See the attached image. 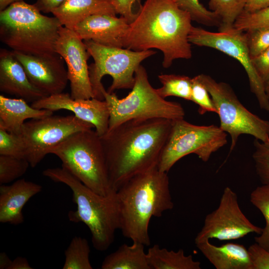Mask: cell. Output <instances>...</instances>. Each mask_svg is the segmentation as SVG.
<instances>
[{
    "label": "cell",
    "mask_w": 269,
    "mask_h": 269,
    "mask_svg": "<svg viewBox=\"0 0 269 269\" xmlns=\"http://www.w3.org/2000/svg\"><path fill=\"white\" fill-rule=\"evenodd\" d=\"M172 123L161 118L132 119L100 136L114 190L157 166Z\"/></svg>",
    "instance_id": "cell-1"
},
{
    "label": "cell",
    "mask_w": 269,
    "mask_h": 269,
    "mask_svg": "<svg viewBox=\"0 0 269 269\" xmlns=\"http://www.w3.org/2000/svg\"><path fill=\"white\" fill-rule=\"evenodd\" d=\"M190 14L172 0H145L130 27L124 48L134 51L156 49L168 68L178 59L192 57L189 34L193 26Z\"/></svg>",
    "instance_id": "cell-2"
},
{
    "label": "cell",
    "mask_w": 269,
    "mask_h": 269,
    "mask_svg": "<svg viewBox=\"0 0 269 269\" xmlns=\"http://www.w3.org/2000/svg\"><path fill=\"white\" fill-rule=\"evenodd\" d=\"M117 195L123 236L148 246L151 218L161 217L174 207L167 173L157 166L137 174L117 190Z\"/></svg>",
    "instance_id": "cell-3"
},
{
    "label": "cell",
    "mask_w": 269,
    "mask_h": 269,
    "mask_svg": "<svg viewBox=\"0 0 269 269\" xmlns=\"http://www.w3.org/2000/svg\"><path fill=\"white\" fill-rule=\"evenodd\" d=\"M42 174L53 181L66 185L71 190L77 209L68 212L69 220L74 223H83L87 226L96 250L100 252L107 250L114 241L116 231L121 228L117 191L106 196L100 195L63 167L47 168Z\"/></svg>",
    "instance_id": "cell-4"
},
{
    "label": "cell",
    "mask_w": 269,
    "mask_h": 269,
    "mask_svg": "<svg viewBox=\"0 0 269 269\" xmlns=\"http://www.w3.org/2000/svg\"><path fill=\"white\" fill-rule=\"evenodd\" d=\"M62 24L56 17L42 14L23 0L0 11V40L12 51L25 54H56L55 45Z\"/></svg>",
    "instance_id": "cell-5"
},
{
    "label": "cell",
    "mask_w": 269,
    "mask_h": 269,
    "mask_svg": "<svg viewBox=\"0 0 269 269\" xmlns=\"http://www.w3.org/2000/svg\"><path fill=\"white\" fill-rule=\"evenodd\" d=\"M66 169L94 192L103 196L114 190L111 186L101 137L92 130L76 133L54 147Z\"/></svg>",
    "instance_id": "cell-6"
},
{
    "label": "cell",
    "mask_w": 269,
    "mask_h": 269,
    "mask_svg": "<svg viewBox=\"0 0 269 269\" xmlns=\"http://www.w3.org/2000/svg\"><path fill=\"white\" fill-rule=\"evenodd\" d=\"M94 60L89 66V77L94 98L104 100L107 91L131 89L134 84L137 68L145 59L156 53L152 50L134 51L125 48L111 47L84 40Z\"/></svg>",
    "instance_id": "cell-7"
},
{
    "label": "cell",
    "mask_w": 269,
    "mask_h": 269,
    "mask_svg": "<svg viewBox=\"0 0 269 269\" xmlns=\"http://www.w3.org/2000/svg\"><path fill=\"white\" fill-rule=\"evenodd\" d=\"M134 84L125 98L119 99L114 92L104 94L109 110V131L122 123L136 119H184L185 112L178 102L161 97L150 84L146 71L141 65L134 74Z\"/></svg>",
    "instance_id": "cell-8"
},
{
    "label": "cell",
    "mask_w": 269,
    "mask_h": 269,
    "mask_svg": "<svg viewBox=\"0 0 269 269\" xmlns=\"http://www.w3.org/2000/svg\"><path fill=\"white\" fill-rule=\"evenodd\" d=\"M198 76L208 91L217 111L220 121L219 127L231 137L230 152L242 134L251 135L261 141L269 142V121L249 111L228 84L217 82L204 74Z\"/></svg>",
    "instance_id": "cell-9"
},
{
    "label": "cell",
    "mask_w": 269,
    "mask_h": 269,
    "mask_svg": "<svg viewBox=\"0 0 269 269\" xmlns=\"http://www.w3.org/2000/svg\"><path fill=\"white\" fill-rule=\"evenodd\" d=\"M227 134L216 125H195L184 119L173 120L157 168L167 173L177 161L191 153L207 162L227 143Z\"/></svg>",
    "instance_id": "cell-10"
},
{
    "label": "cell",
    "mask_w": 269,
    "mask_h": 269,
    "mask_svg": "<svg viewBox=\"0 0 269 269\" xmlns=\"http://www.w3.org/2000/svg\"><path fill=\"white\" fill-rule=\"evenodd\" d=\"M94 127L74 115L53 116L25 122L20 135L25 147V159L36 166L56 146L74 134Z\"/></svg>",
    "instance_id": "cell-11"
},
{
    "label": "cell",
    "mask_w": 269,
    "mask_h": 269,
    "mask_svg": "<svg viewBox=\"0 0 269 269\" xmlns=\"http://www.w3.org/2000/svg\"><path fill=\"white\" fill-rule=\"evenodd\" d=\"M189 40L196 45L221 51L239 61L247 74L251 91L256 97L260 107L269 113V99L265 84L252 62L245 31L233 27L225 31L212 32L193 26Z\"/></svg>",
    "instance_id": "cell-12"
},
{
    "label": "cell",
    "mask_w": 269,
    "mask_h": 269,
    "mask_svg": "<svg viewBox=\"0 0 269 269\" xmlns=\"http://www.w3.org/2000/svg\"><path fill=\"white\" fill-rule=\"evenodd\" d=\"M262 229L250 221L240 208L236 193L226 187L218 207L206 216L195 243L211 239L237 240L250 233L260 235Z\"/></svg>",
    "instance_id": "cell-13"
},
{
    "label": "cell",
    "mask_w": 269,
    "mask_h": 269,
    "mask_svg": "<svg viewBox=\"0 0 269 269\" xmlns=\"http://www.w3.org/2000/svg\"><path fill=\"white\" fill-rule=\"evenodd\" d=\"M56 52L65 61L74 99L94 98L87 61L91 57L86 44L74 30L63 26L55 45Z\"/></svg>",
    "instance_id": "cell-14"
},
{
    "label": "cell",
    "mask_w": 269,
    "mask_h": 269,
    "mask_svg": "<svg viewBox=\"0 0 269 269\" xmlns=\"http://www.w3.org/2000/svg\"><path fill=\"white\" fill-rule=\"evenodd\" d=\"M12 51L36 88L46 96L63 93L69 80L64 60L58 54L34 55Z\"/></svg>",
    "instance_id": "cell-15"
},
{
    "label": "cell",
    "mask_w": 269,
    "mask_h": 269,
    "mask_svg": "<svg viewBox=\"0 0 269 269\" xmlns=\"http://www.w3.org/2000/svg\"><path fill=\"white\" fill-rule=\"evenodd\" d=\"M31 106L36 109L52 112L60 110L70 111L78 118L93 125L100 136L106 134L109 130L110 114L105 100L95 98L74 99L70 94L61 93L33 102Z\"/></svg>",
    "instance_id": "cell-16"
},
{
    "label": "cell",
    "mask_w": 269,
    "mask_h": 269,
    "mask_svg": "<svg viewBox=\"0 0 269 269\" xmlns=\"http://www.w3.org/2000/svg\"><path fill=\"white\" fill-rule=\"evenodd\" d=\"M130 23L123 16L100 14L90 16L73 30L83 40H91L111 47L124 48Z\"/></svg>",
    "instance_id": "cell-17"
},
{
    "label": "cell",
    "mask_w": 269,
    "mask_h": 269,
    "mask_svg": "<svg viewBox=\"0 0 269 269\" xmlns=\"http://www.w3.org/2000/svg\"><path fill=\"white\" fill-rule=\"evenodd\" d=\"M0 91L33 103L47 97L29 80L12 50H0Z\"/></svg>",
    "instance_id": "cell-18"
},
{
    "label": "cell",
    "mask_w": 269,
    "mask_h": 269,
    "mask_svg": "<svg viewBox=\"0 0 269 269\" xmlns=\"http://www.w3.org/2000/svg\"><path fill=\"white\" fill-rule=\"evenodd\" d=\"M42 186L19 179L12 184L0 186V222L17 225L24 222L22 209L33 196L41 192Z\"/></svg>",
    "instance_id": "cell-19"
},
{
    "label": "cell",
    "mask_w": 269,
    "mask_h": 269,
    "mask_svg": "<svg viewBox=\"0 0 269 269\" xmlns=\"http://www.w3.org/2000/svg\"><path fill=\"white\" fill-rule=\"evenodd\" d=\"M195 244L217 269H253L248 249L243 245L229 243L217 246L208 240Z\"/></svg>",
    "instance_id": "cell-20"
},
{
    "label": "cell",
    "mask_w": 269,
    "mask_h": 269,
    "mask_svg": "<svg viewBox=\"0 0 269 269\" xmlns=\"http://www.w3.org/2000/svg\"><path fill=\"white\" fill-rule=\"evenodd\" d=\"M51 13L58 19L62 26L71 30L93 15H116L110 0H66Z\"/></svg>",
    "instance_id": "cell-21"
},
{
    "label": "cell",
    "mask_w": 269,
    "mask_h": 269,
    "mask_svg": "<svg viewBox=\"0 0 269 269\" xmlns=\"http://www.w3.org/2000/svg\"><path fill=\"white\" fill-rule=\"evenodd\" d=\"M53 112L29 106L25 100L0 95V128L14 134H20L27 119H36L53 115Z\"/></svg>",
    "instance_id": "cell-22"
},
{
    "label": "cell",
    "mask_w": 269,
    "mask_h": 269,
    "mask_svg": "<svg viewBox=\"0 0 269 269\" xmlns=\"http://www.w3.org/2000/svg\"><path fill=\"white\" fill-rule=\"evenodd\" d=\"M143 244L133 242L124 244L107 255L101 265L102 269H150Z\"/></svg>",
    "instance_id": "cell-23"
},
{
    "label": "cell",
    "mask_w": 269,
    "mask_h": 269,
    "mask_svg": "<svg viewBox=\"0 0 269 269\" xmlns=\"http://www.w3.org/2000/svg\"><path fill=\"white\" fill-rule=\"evenodd\" d=\"M146 257L150 269H201V263L191 255L186 256L182 249L169 251L154 245L148 248Z\"/></svg>",
    "instance_id": "cell-24"
},
{
    "label": "cell",
    "mask_w": 269,
    "mask_h": 269,
    "mask_svg": "<svg viewBox=\"0 0 269 269\" xmlns=\"http://www.w3.org/2000/svg\"><path fill=\"white\" fill-rule=\"evenodd\" d=\"M246 0H209V10L219 18L218 31H227L234 27L239 16L244 11Z\"/></svg>",
    "instance_id": "cell-25"
},
{
    "label": "cell",
    "mask_w": 269,
    "mask_h": 269,
    "mask_svg": "<svg viewBox=\"0 0 269 269\" xmlns=\"http://www.w3.org/2000/svg\"><path fill=\"white\" fill-rule=\"evenodd\" d=\"M162 86L156 89L162 98L169 96L191 100L192 78L185 75L161 74L158 76Z\"/></svg>",
    "instance_id": "cell-26"
},
{
    "label": "cell",
    "mask_w": 269,
    "mask_h": 269,
    "mask_svg": "<svg viewBox=\"0 0 269 269\" xmlns=\"http://www.w3.org/2000/svg\"><path fill=\"white\" fill-rule=\"evenodd\" d=\"M91 250L87 240L75 236L65 251L63 269H92L90 261Z\"/></svg>",
    "instance_id": "cell-27"
},
{
    "label": "cell",
    "mask_w": 269,
    "mask_h": 269,
    "mask_svg": "<svg viewBox=\"0 0 269 269\" xmlns=\"http://www.w3.org/2000/svg\"><path fill=\"white\" fill-rule=\"evenodd\" d=\"M250 200L262 213L266 221L261 234L255 237V242L269 251V185L256 187L251 192Z\"/></svg>",
    "instance_id": "cell-28"
},
{
    "label": "cell",
    "mask_w": 269,
    "mask_h": 269,
    "mask_svg": "<svg viewBox=\"0 0 269 269\" xmlns=\"http://www.w3.org/2000/svg\"><path fill=\"white\" fill-rule=\"evenodd\" d=\"M182 10L187 12L192 21L211 27L221 25L219 17L212 11L207 9L200 0H172Z\"/></svg>",
    "instance_id": "cell-29"
},
{
    "label": "cell",
    "mask_w": 269,
    "mask_h": 269,
    "mask_svg": "<svg viewBox=\"0 0 269 269\" xmlns=\"http://www.w3.org/2000/svg\"><path fill=\"white\" fill-rule=\"evenodd\" d=\"M30 166L25 158L0 155V184H6L18 179Z\"/></svg>",
    "instance_id": "cell-30"
},
{
    "label": "cell",
    "mask_w": 269,
    "mask_h": 269,
    "mask_svg": "<svg viewBox=\"0 0 269 269\" xmlns=\"http://www.w3.org/2000/svg\"><path fill=\"white\" fill-rule=\"evenodd\" d=\"M254 145L252 156L257 174L263 184L269 185V142L255 139Z\"/></svg>",
    "instance_id": "cell-31"
},
{
    "label": "cell",
    "mask_w": 269,
    "mask_h": 269,
    "mask_svg": "<svg viewBox=\"0 0 269 269\" xmlns=\"http://www.w3.org/2000/svg\"><path fill=\"white\" fill-rule=\"evenodd\" d=\"M246 42L251 58L269 47V27L249 29L245 31Z\"/></svg>",
    "instance_id": "cell-32"
},
{
    "label": "cell",
    "mask_w": 269,
    "mask_h": 269,
    "mask_svg": "<svg viewBox=\"0 0 269 269\" xmlns=\"http://www.w3.org/2000/svg\"><path fill=\"white\" fill-rule=\"evenodd\" d=\"M0 155L25 158V147L20 134L0 128Z\"/></svg>",
    "instance_id": "cell-33"
},
{
    "label": "cell",
    "mask_w": 269,
    "mask_h": 269,
    "mask_svg": "<svg viewBox=\"0 0 269 269\" xmlns=\"http://www.w3.org/2000/svg\"><path fill=\"white\" fill-rule=\"evenodd\" d=\"M191 101L199 108L198 112L203 115L207 112L217 113L211 96L198 75L192 78Z\"/></svg>",
    "instance_id": "cell-34"
},
{
    "label": "cell",
    "mask_w": 269,
    "mask_h": 269,
    "mask_svg": "<svg viewBox=\"0 0 269 269\" xmlns=\"http://www.w3.org/2000/svg\"><path fill=\"white\" fill-rule=\"evenodd\" d=\"M261 27H269V6L253 13L243 11L234 25L235 28L243 31Z\"/></svg>",
    "instance_id": "cell-35"
},
{
    "label": "cell",
    "mask_w": 269,
    "mask_h": 269,
    "mask_svg": "<svg viewBox=\"0 0 269 269\" xmlns=\"http://www.w3.org/2000/svg\"><path fill=\"white\" fill-rule=\"evenodd\" d=\"M116 14L125 18L130 24L139 13L142 5L140 0H110Z\"/></svg>",
    "instance_id": "cell-36"
},
{
    "label": "cell",
    "mask_w": 269,
    "mask_h": 269,
    "mask_svg": "<svg viewBox=\"0 0 269 269\" xmlns=\"http://www.w3.org/2000/svg\"><path fill=\"white\" fill-rule=\"evenodd\" d=\"M248 251L253 269H269V251L257 243L251 245Z\"/></svg>",
    "instance_id": "cell-37"
},
{
    "label": "cell",
    "mask_w": 269,
    "mask_h": 269,
    "mask_svg": "<svg viewBox=\"0 0 269 269\" xmlns=\"http://www.w3.org/2000/svg\"><path fill=\"white\" fill-rule=\"evenodd\" d=\"M252 62L266 86L269 82V47L257 56L252 58Z\"/></svg>",
    "instance_id": "cell-38"
},
{
    "label": "cell",
    "mask_w": 269,
    "mask_h": 269,
    "mask_svg": "<svg viewBox=\"0 0 269 269\" xmlns=\"http://www.w3.org/2000/svg\"><path fill=\"white\" fill-rule=\"evenodd\" d=\"M66 0H37L34 5L41 12L43 13L52 12Z\"/></svg>",
    "instance_id": "cell-39"
},
{
    "label": "cell",
    "mask_w": 269,
    "mask_h": 269,
    "mask_svg": "<svg viewBox=\"0 0 269 269\" xmlns=\"http://www.w3.org/2000/svg\"><path fill=\"white\" fill-rule=\"evenodd\" d=\"M269 6V0H246L244 12L253 13Z\"/></svg>",
    "instance_id": "cell-40"
},
{
    "label": "cell",
    "mask_w": 269,
    "mask_h": 269,
    "mask_svg": "<svg viewBox=\"0 0 269 269\" xmlns=\"http://www.w3.org/2000/svg\"><path fill=\"white\" fill-rule=\"evenodd\" d=\"M33 269L27 260L23 257H17L12 262L8 269Z\"/></svg>",
    "instance_id": "cell-41"
},
{
    "label": "cell",
    "mask_w": 269,
    "mask_h": 269,
    "mask_svg": "<svg viewBox=\"0 0 269 269\" xmlns=\"http://www.w3.org/2000/svg\"><path fill=\"white\" fill-rule=\"evenodd\" d=\"M12 262L8 255L5 252H1L0 254V269H8V268Z\"/></svg>",
    "instance_id": "cell-42"
},
{
    "label": "cell",
    "mask_w": 269,
    "mask_h": 269,
    "mask_svg": "<svg viewBox=\"0 0 269 269\" xmlns=\"http://www.w3.org/2000/svg\"><path fill=\"white\" fill-rule=\"evenodd\" d=\"M23 0H0V11H2L10 4Z\"/></svg>",
    "instance_id": "cell-43"
},
{
    "label": "cell",
    "mask_w": 269,
    "mask_h": 269,
    "mask_svg": "<svg viewBox=\"0 0 269 269\" xmlns=\"http://www.w3.org/2000/svg\"><path fill=\"white\" fill-rule=\"evenodd\" d=\"M265 88H266V94L267 95V96L269 99V82H268L266 86H265Z\"/></svg>",
    "instance_id": "cell-44"
}]
</instances>
